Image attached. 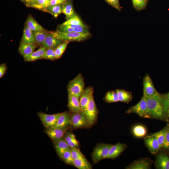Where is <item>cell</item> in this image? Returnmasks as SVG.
Segmentation results:
<instances>
[{
  "mask_svg": "<svg viewBox=\"0 0 169 169\" xmlns=\"http://www.w3.org/2000/svg\"><path fill=\"white\" fill-rule=\"evenodd\" d=\"M146 98L148 113L150 117L162 120L165 113L162 97L159 94L152 98Z\"/></svg>",
  "mask_w": 169,
  "mask_h": 169,
  "instance_id": "1",
  "label": "cell"
},
{
  "mask_svg": "<svg viewBox=\"0 0 169 169\" xmlns=\"http://www.w3.org/2000/svg\"><path fill=\"white\" fill-rule=\"evenodd\" d=\"M52 32L55 37L61 41H81L85 40L91 36L89 32H62L57 30L55 32Z\"/></svg>",
  "mask_w": 169,
  "mask_h": 169,
  "instance_id": "2",
  "label": "cell"
},
{
  "mask_svg": "<svg viewBox=\"0 0 169 169\" xmlns=\"http://www.w3.org/2000/svg\"><path fill=\"white\" fill-rule=\"evenodd\" d=\"M84 83L83 78L80 74L69 81L67 87L68 94L76 96L79 98L84 90Z\"/></svg>",
  "mask_w": 169,
  "mask_h": 169,
  "instance_id": "3",
  "label": "cell"
},
{
  "mask_svg": "<svg viewBox=\"0 0 169 169\" xmlns=\"http://www.w3.org/2000/svg\"><path fill=\"white\" fill-rule=\"evenodd\" d=\"M112 145L104 143L97 145L94 149L92 154V158L94 163L106 158Z\"/></svg>",
  "mask_w": 169,
  "mask_h": 169,
  "instance_id": "4",
  "label": "cell"
},
{
  "mask_svg": "<svg viewBox=\"0 0 169 169\" xmlns=\"http://www.w3.org/2000/svg\"><path fill=\"white\" fill-rule=\"evenodd\" d=\"M126 113H135L142 117L150 118L148 113L146 97L143 95L140 101L137 104L128 109Z\"/></svg>",
  "mask_w": 169,
  "mask_h": 169,
  "instance_id": "5",
  "label": "cell"
},
{
  "mask_svg": "<svg viewBox=\"0 0 169 169\" xmlns=\"http://www.w3.org/2000/svg\"><path fill=\"white\" fill-rule=\"evenodd\" d=\"M70 116L71 125L74 127L87 128L91 125L83 111L72 113Z\"/></svg>",
  "mask_w": 169,
  "mask_h": 169,
  "instance_id": "6",
  "label": "cell"
},
{
  "mask_svg": "<svg viewBox=\"0 0 169 169\" xmlns=\"http://www.w3.org/2000/svg\"><path fill=\"white\" fill-rule=\"evenodd\" d=\"M61 113L48 114L42 112H39L38 115L44 127L46 129L54 127L57 123Z\"/></svg>",
  "mask_w": 169,
  "mask_h": 169,
  "instance_id": "7",
  "label": "cell"
},
{
  "mask_svg": "<svg viewBox=\"0 0 169 169\" xmlns=\"http://www.w3.org/2000/svg\"><path fill=\"white\" fill-rule=\"evenodd\" d=\"M91 125L95 121L98 111L93 96L90 99L85 109L83 111Z\"/></svg>",
  "mask_w": 169,
  "mask_h": 169,
  "instance_id": "8",
  "label": "cell"
},
{
  "mask_svg": "<svg viewBox=\"0 0 169 169\" xmlns=\"http://www.w3.org/2000/svg\"><path fill=\"white\" fill-rule=\"evenodd\" d=\"M143 94L146 98H152L159 94L155 88L152 80L148 74L143 79Z\"/></svg>",
  "mask_w": 169,
  "mask_h": 169,
  "instance_id": "9",
  "label": "cell"
},
{
  "mask_svg": "<svg viewBox=\"0 0 169 169\" xmlns=\"http://www.w3.org/2000/svg\"><path fill=\"white\" fill-rule=\"evenodd\" d=\"M69 127L46 129L45 132L53 141L63 138Z\"/></svg>",
  "mask_w": 169,
  "mask_h": 169,
  "instance_id": "10",
  "label": "cell"
},
{
  "mask_svg": "<svg viewBox=\"0 0 169 169\" xmlns=\"http://www.w3.org/2000/svg\"><path fill=\"white\" fill-rule=\"evenodd\" d=\"M93 89L92 87H88L84 89L79 99L82 111L85 109L91 97L93 96Z\"/></svg>",
  "mask_w": 169,
  "mask_h": 169,
  "instance_id": "11",
  "label": "cell"
},
{
  "mask_svg": "<svg viewBox=\"0 0 169 169\" xmlns=\"http://www.w3.org/2000/svg\"><path fill=\"white\" fill-rule=\"evenodd\" d=\"M58 30L62 32H89L88 27L79 25H59L58 27Z\"/></svg>",
  "mask_w": 169,
  "mask_h": 169,
  "instance_id": "12",
  "label": "cell"
},
{
  "mask_svg": "<svg viewBox=\"0 0 169 169\" xmlns=\"http://www.w3.org/2000/svg\"><path fill=\"white\" fill-rule=\"evenodd\" d=\"M61 41L55 37L53 32H51L48 33L43 46L47 49L53 48L55 49L62 44Z\"/></svg>",
  "mask_w": 169,
  "mask_h": 169,
  "instance_id": "13",
  "label": "cell"
},
{
  "mask_svg": "<svg viewBox=\"0 0 169 169\" xmlns=\"http://www.w3.org/2000/svg\"><path fill=\"white\" fill-rule=\"evenodd\" d=\"M79 98L74 95L68 94V106L72 113L82 111L79 101Z\"/></svg>",
  "mask_w": 169,
  "mask_h": 169,
  "instance_id": "14",
  "label": "cell"
},
{
  "mask_svg": "<svg viewBox=\"0 0 169 169\" xmlns=\"http://www.w3.org/2000/svg\"><path fill=\"white\" fill-rule=\"evenodd\" d=\"M126 145L124 144L118 142L112 145L106 158L114 159L118 157L125 149Z\"/></svg>",
  "mask_w": 169,
  "mask_h": 169,
  "instance_id": "15",
  "label": "cell"
},
{
  "mask_svg": "<svg viewBox=\"0 0 169 169\" xmlns=\"http://www.w3.org/2000/svg\"><path fill=\"white\" fill-rule=\"evenodd\" d=\"M70 125H71L70 115L64 112L61 113L56 124L53 128L69 127Z\"/></svg>",
  "mask_w": 169,
  "mask_h": 169,
  "instance_id": "16",
  "label": "cell"
},
{
  "mask_svg": "<svg viewBox=\"0 0 169 169\" xmlns=\"http://www.w3.org/2000/svg\"><path fill=\"white\" fill-rule=\"evenodd\" d=\"M63 5V13L65 15L67 19L77 15L74 10L72 0H66Z\"/></svg>",
  "mask_w": 169,
  "mask_h": 169,
  "instance_id": "17",
  "label": "cell"
},
{
  "mask_svg": "<svg viewBox=\"0 0 169 169\" xmlns=\"http://www.w3.org/2000/svg\"><path fill=\"white\" fill-rule=\"evenodd\" d=\"M47 48L43 46L35 51L23 57L25 61L32 62L41 59Z\"/></svg>",
  "mask_w": 169,
  "mask_h": 169,
  "instance_id": "18",
  "label": "cell"
},
{
  "mask_svg": "<svg viewBox=\"0 0 169 169\" xmlns=\"http://www.w3.org/2000/svg\"><path fill=\"white\" fill-rule=\"evenodd\" d=\"M145 143L152 154L157 153L161 148L157 140L154 137L148 136L145 140Z\"/></svg>",
  "mask_w": 169,
  "mask_h": 169,
  "instance_id": "19",
  "label": "cell"
},
{
  "mask_svg": "<svg viewBox=\"0 0 169 169\" xmlns=\"http://www.w3.org/2000/svg\"><path fill=\"white\" fill-rule=\"evenodd\" d=\"M53 141L55 149L60 157L65 151L70 148L64 137Z\"/></svg>",
  "mask_w": 169,
  "mask_h": 169,
  "instance_id": "20",
  "label": "cell"
},
{
  "mask_svg": "<svg viewBox=\"0 0 169 169\" xmlns=\"http://www.w3.org/2000/svg\"><path fill=\"white\" fill-rule=\"evenodd\" d=\"M36 47L37 45L35 44L28 43L22 41L18 50L20 54L24 57L33 52Z\"/></svg>",
  "mask_w": 169,
  "mask_h": 169,
  "instance_id": "21",
  "label": "cell"
},
{
  "mask_svg": "<svg viewBox=\"0 0 169 169\" xmlns=\"http://www.w3.org/2000/svg\"><path fill=\"white\" fill-rule=\"evenodd\" d=\"M156 168L160 169H169V158L164 154H161L157 156L156 162Z\"/></svg>",
  "mask_w": 169,
  "mask_h": 169,
  "instance_id": "22",
  "label": "cell"
},
{
  "mask_svg": "<svg viewBox=\"0 0 169 169\" xmlns=\"http://www.w3.org/2000/svg\"><path fill=\"white\" fill-rule=\"evenodd\" d=\"M26 24L32 32L44 30V29L31 15L28 17Z\"/></svg>",
  "mask_w": 169,
  "mask_h": 169,
  "instance_id": "23",
  "label": "cell"
},
{
  "mask_svg": "<svg viewBox=\"0 0 169 169\" xmlns=\"http://www.w3.org/2000/svg\"><path fill=\"white\" fill-rule=\"evenodd\" d=\"M22 41L28 43L35 44V40L33 32L25 24L22 38Z\"/></svg>",
  "mask_w": 169,
  "mask_h": 169,
  "instance_id": "24",
  "label": "cell"
},
{
  "mask_svg": "<svg viewBox=\"0 0 169 169\" xmlns=\"http://www.w3.org/2000/svg\"><path fill=\"white\" fill-rule=\"evenodd\" d=\"M72 165L79 169H90L92 167L86 158L74 160Z\"/></svg>",
  "mask_w": 169,
  "mask_h": 169,
  "instance_id": "25",
  "label": "cell"
},
{
  "mask_svg": "<svg viewBox=\"0 0 169 169\" xmlns=\"http://www.w3.org/2000/svg\"><path fill=\"white\" fill-rule=\"evenodd\" d=\"M119 98V101L128 103L132 99V96L131 93L123 90H116Z\"/></svg>",
  "mask_w": 169,
  "mask_h": 169,
  "instance_id": "26",
  "label": "cell"
},
{
  "mask_svg": "<svg viewBox=\"0 0 169 169\" xmlns=\"http://www.w3.org/2000/svg\"><path fill=\"white\" fill-rule=\"evenodd\" d=\"M150 166L149 163L146 160H140L135 161L128 166V169H147Z\"/></svg>",
  "mask_w": 169,
  "mask_h": 169,
  "instance_id": "27",
  "label": "cell"
},
{
  "mask_svg": "<svg viewBox=\"0 0 169 169\" xmlns=\"http://www.w3.org/2000/svg\"><path fill=\"white\" fill-rule=\"evenodd\" d=\"M64 138L69 146L71 148L78 147L79 143L75 136L72 132H66Z\"/></svg>",
  "mask_w": 169,
  "mask_h": 169,
  "instance_id": "28",
  "label": "cell"
},
{
  "mask_svg": "<svg viewBox=\"0 0 169 169\" xmlns=\"http://www.w3.org/2000/svg\"><path fill=\"white\" fill-rule=\"evenodd\" d=\"M147 130L143 125H138L135 126L132 129V133L134 135L137 137H142L146 134Z\"/></svg>",
  "mask_w": 169,
  "mask_h": 169,
  "instance_id": "29",
  "label": "cell"
},
{
  "mask_svg": "<svg viewBox=\"0 0 169 169\" xmlns=\"http://www.w3.org/2000/svg\"><path fill=\"white\" fill-rule=\"evenodd\" d=\"M63 4L49 6L46 9V11L51 13L55 17H57L58 15L63 13Z\"/></svg>",
  "mask_w": 169,
  "mask_h": 169,
  "instance_id": "30",
  "label": "cell"
},
{
  "mask_svg": "<svg viewBox=\"0 0 169 169\" xmlns=\"http://www.w3.org/2000/svg\"><path fill=\"white\" fill-rule=\"evenodd\" d=\"M167 128H165L160 131L149 136L155 137L157 140L160 144L161 148L163 147Z\"/></svg>",
  "mask_w": 169,
  "mask_h": 169,
  "instance_id": "31",
  "label": "cell"
},
{
  "mask_svg": "<svg viewBox=\"0 0 169 169\" xmlns=\"http://www.w3.org/2000/svg\"><path fill=\"white\" fill-rule=\"evenodd\" d=\"M62 24L63 25H79L87 27V26L83 23L77 15L69 19H67L66 21Z\"/></svg>",
  "mask_w": 169,
  "mask_h": 169,
  "instance_id": "32",
  "label": "cell"
},
{
  "mask_svg": "<svg viewBox=\"0 0 169 169\" xmlns=\"http://www.w3.org/2000/svg\"><path fill=\"white\" fill-rule=\"evenodd\" d=\"M33 33L36 43L43 45L48 33L43 30L33 32Z\"/></svg>",
  "mask_w": 169,
  "mask_h": 169,
  "instance_id": "33",
  "label": "cell"
},
{
  "mask_svg": "<svg viewBox=\"0 0 169 169\" xmlns=\"http://www.w3.org/2000/svg\"><path fill=\"white\" fill-rule=\"evenodd\" d=\"M49 0H34L33 3L30 6L39 9L46 10L49 6Z\"/></svg>",
  "mask_w": 169,
  "mask_h": 169,
  "instance_id": "34",
  "label": "cell"
},
{
  "mask_svg": "<svg viewBox=\"0 0 169 169\" xmlns=\"http://www.w3.org/2000/svg\"><path fill=\"white\" fill-rule=\"evenodd\" d=\"M132 1L133 7L137 11L145 9L147 4L145 0H132Z\"/></svg>",
  "mask_w": 169,
  "mask_h": 169,
  "instance_id": "35",
  "label": "cell"
},
{
  "mask_svg": "<svg viewBox=\"0 0 169 169\" xmlns=\"http://www.w3.org/2000/svg\"><path fill=\"white\" fill-rule=\"evenodd\" d=\"M104 99L106 102L109 103L119 101L118 96L116 91L107 92L105 95Z\"/></svg>",
  "mask_w": 169,
  "mask_h": 169,
  "instance_id": "36",
  "label": "cell"
},
{
  "mask_svg": "<svg viewBox=\"0 0 169 169\" xmlns=\"http://www.w3.org/2000/svg\"><path fill=\"white\" fill-rule=\"evenodd\" d=\"M69 43V41H64L55 49L56 59H59L62 56Z\"/></svg>",
  "mask_w": 169,
  "mask_h": 169,
  "instance_id": "37",
  "label": "cell"
},
{
  "mask_svg": "<svg viewBox=\"0 0 169 169\" xmlns=\"http://www.w3.org/2000/svg\"><path fill=\"white\" fill-rule=\"evenodd\" d=\"M55 49L53 48L47 49L41 59L54 60L56 59Z\"/></svg>",
  "mask_w": 169,
  "mask_h": 169,
  "instance_id": "38",
  "label": "cell"
},
{
  "mask_svg": "<svg viewBox=\"0 0 169 169\" xmlns=\"http://www.w3.org/2000/svg\"><path fill=\"white\" fill-rule=\"evenodd\" d=\"M60 157L66 163L72 165L74 160L70 151V148L65 151Z\"/></svg>",
  "mask_w": 169,
  "mask_h": 169,
  "instance_id": "39",
  "label": "cell"
},
{
  "mask_svg": "<svg viewBox=\"0 0 169 169\" xmlns=\"http://www.w3.org/2000/svg\"><path fill=\"white\" fill-rule=\"evenodd\" d=\"M70 151L72 157L74 160L78 159L85 158L78 147L71 148Z\"/></svg>",
  "mask_w": 169,
  "mask_h": 169,
  "instance_id": "40",
  "label": "cell"
},
{
  "mask_svg": "<svg viewBox=\"0 0 169 169\" xmlns=\"http://www.w3.org/2000/svg\"><path fill=\"white\" fill-rule=\"evenodd\" d=\"M109 4L119 11H120L121 8L120 5L119 0H105Z\"/></svg>",
  "mask_w": 169,
  "mask_h": 169,
  "instance_id": "41",
  "label": "cell"
},
{
  "mask_svg": "<svg viewBox=\"0 0 169 169\" xmlns=\"http://www.w3.org/2000/svg\"><path fill=\"white\" fill-rule=\"evenodd\" d=\"M162 100L165 113H167L169 112V99L165 97H162Z\"/></svg>",
  "mask_w": 169,
  "mask_h": 169,
  "instance_id": "42",
  "label": "cell"
},
{
  "mask_svg": "<svg viewBox=\"0 0 169 169\" xmlns=\"http://www.w3.org/2000/svg\"><path fill=\"white\" fill-rule=\"evenodd\" d=\"M163 147L165 149H169V130L167 128L165 134Z\"/></svg>",
  "mask_w": 169,
  "mask_h": 169,
  "instance_id": "43",
  "label": "cell"
},
{
  "mask_svg": "<svg viewBox=\"0 0 169 169\" xmlns=\"http://www.w3.org/2000/svg\"><path fill=\"white\" fill-rule=\"evenodd\" d=\"M7 67L5 64H2L0 65V78H2L5 74Z\"/></svg>",
  "mask_w": 169,
  "mask_h": 169,
  "instance_id": "44",
  "label": "cell"
},
{
  "mask_svg": "<svg viewBox=\"0 0 169 169\" xmlns=\"http://www.w3.org/2000/svg\"><path fill=\"white\" fill-rule=\"evenodd\" d=\"M66 0H49V6L62 4Z\"/></svg>",
  "mask_w": 169,
  "mask_h": 169,
  "instance_id": "45",
  "label": "cell"
},
{
  "mask_svg": "<svg viewBox=\"0 0 169 169\" xmlns=\"http://www.w3.org/2000/svg\"><path fill=\"white\" fill-rule=\"evenodd\" d=\"M34 0H25V2L30 6L34 2Z\"/></svg>",
  "mask_w": 169,
  "mask_h": 169,
  "instance_id": "46",
  "label": "cell"
},
{
  "mask_svg": "<svg viewBox=\"0 0 169 169\" xmlns=\"http://www.w3.org/2000/svg\"><path fill=\"white\" fill-rule=\"evenodd\" d=\"M165 97L167 99H169V92L165 95Z\"/></svg>",
  "mask_w": 169,
  "mask_h": 169,
  "instance_id": "47",
  "label": "cell"
},
{
  "mask_svg": "<svg viewBox=\"0 0 169 169\" xmlns=\"http://www.w3.org/2000/svg\"><path fill=\"white\" fill-rule=\"evenodd\" d=\"M21 0L22 1L25 2V0Z\"/></svg>",
  "mask_w": 169,
  "mask_h": 169,
  "instance_id": "48",
  "label": "cell"
},
{
  "mask_svg": "<svg viewBox=\"0 0 169 169\" xmlns=\"http://www.w3.org/2000/svg\"><path fill=\"white\" fill-rule=\"evenodd\" d=\"M148 3V2L149 1V0H145Z\"/></svg>",
  "mask_w": 169,
  "mask_h": 169,
  "instance_id": "49",
  "label": "cell"
},
{
  "mask_svg": "<svg viewBox=\"0 0 169 169\" xmlns=\"http://www.w3.org/2000/svg\"><path fill=\"white\" fill-rule=\"evenodd\" d=\"M167 114H168V116L169 117V112Z\"/></svg>",
  "mask_w": 169,
  "mask_h": 169,
  "instance_id": "50",
  "label": "cell"
},
{
  "mask_svg": "<svg viewBox=\"0 0 169 169\" xmlns=\"http://www.w3.org/2000/svg\"><path fill=\"white\" fill-rule=\"evenodd\" d=\"M168 130H169V126H168Z\"/></svg>",
  "mask_w": 169,
  "mask_h": 169,
  "instance_id": "51",
  "label": "cell"
}]
</instances>
